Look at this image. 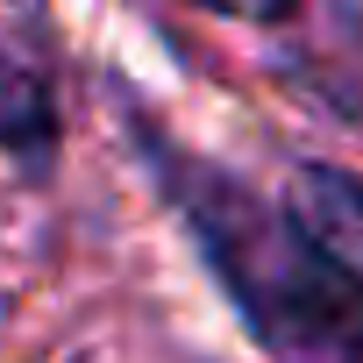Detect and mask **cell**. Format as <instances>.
Here are the masks:
<instances>
[{
	"label": "cell",
	"mask_w": 363,
	"mask_h": 363,
	"mask_svg": "<svg viewBox=\"0 0 363 363\" xmlns=\"http://www.w3.org/2000/svg\"><path fill=\"white\" fill-rule=\"evenodd\" d=\"M171 186L271 363H363V285H349L292 214H271L257 193H235L200 164H178Z\"/></svg>",
	"instance_id": "1"
},
{
	"label": "cell",
	"mask_w": 363,
	"mask_h": 363,
	"mask_svg": "<svg viewBox=\"0 0 363 363\" xmlns=\"http://www.w3.org/2000/svg\"><path fill=\"white\" fill-rule=\"evenodd\" d=\"M193 8H214V15H235V22H285L299 0H193Z\"/></svg>",
	"instance_id": "4"
},
{
	"label": "cell",
	"mask_w": 363,
	"mask_h": 363,
	"mask_svg": "<svg viewBox=\"0 0 363 363\" xmlns=\"http://www.w3.org/2000/svg\"><path fill=\"white\" fill-rule=\"evenodd\" d=\"M50 135H57V114L43 79L0 50V150H50Z\"/></svg>",
	"instance_id": "3"
},
{
	"label": "cell",
	"mask_w": 363,
	"mask_h": 363,
	"mask_svg": "<svg viewBox=\"0 0 363 363\" xmlns=\"http://www.w3.org/2000/svg\"><path fill=\"white\" fill-rule=\"evenodd\" d=\"M285 214H292V228H299L349 285H363V178H356V171H335V164L292 171Z\"/></svg>",
	"instance_id": "2"
}]
</instances>
